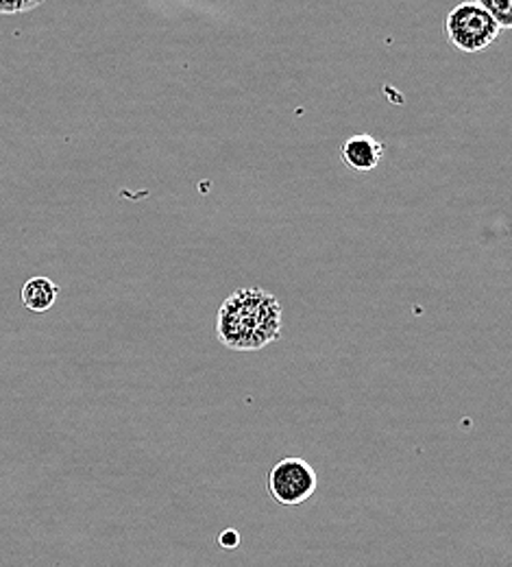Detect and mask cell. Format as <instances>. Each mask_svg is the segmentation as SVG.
<instances>
[{"mask_svg": "<svg viewBox=\"0 0 512 567\" xmlns=\"http://www.w3.org/2000/svg\"><path fill=\"white\" fill-rule=\"evenodd\" d=\"M282 334V303L264 288H240L217 315V337L231 352H258Z\"/></svg>", "mask_w": 512, "mask_h": 567, "instance_id": "6da1fadb", "label": "cell"}, {"mask_svg": "<svg viewBox=\"0 0 512 567\" xmlns=\"http://www.w3.org/2000/svg\"><path fill=\"white\" fill-rule=\"evenodd\" d=\"M445 31L458 51L478 53L489 49L502 29L480 4L460 2L449 11Z\"/></svg>", "mask_w": 512, "mask_h": 567, "instance_id": "7a4b0ae2", "label": "cell"}, {"mask_svg": "<svg viewBox=\"0 0 512 567\" xmlns=\"http://www.w3.org/2000/svg\"><path fill=\"white\" fill-rule=\"evenodd\" d=\"M267 489L282 506L305 504L318 489V476L314 467L299 456L278 461L267 474Z\"/></svg>", "mask_w": 512, "mask_h": 567, "instance_id": "3957f363", "label": "cell"}, {"mask_svg": "<svg viewBox=\"0 0 512 567\" xmlns=\"http://www.w3.org/2000/svg\"><path fill=\"white\" fill-rule=\"evenodd\" d=\"M382 155H384V144L377 138H373L370 134L352 136L341 146L343 162L352 171H358V173H368V171L377 168V164L382 162Z\"/></svg>", "mask_w": 512, "mask_h": 567, "instance_id": "277c9868", "label": "cell"}, {"mask_svg": "<svg viewBox=\"0 0 512 567\" xmlns=\"http://www.w3.org/2000/svg\"><path fill=\"white\" fill-rule=\"evenodd\" d=\"M22 303L31 312H46L60 297V286L49 278H31L22 286Z\"/></svg>", "mask_w": 512, "mask_h": 567, "instance_id": "5b68a950", "label": "cell"}, {"mask_svg": "<svg viewBox=\"0 0 512 567\" xmlns=\"http://www.w3.org/2000/svg\"><path fill=\"white\" fill-rule=\"evenodd\" d=\"M480 4L495 22L500 29H511L512 27V0H473Z\"/></svg>", "mask_w": 512, "mask_h": 567, "instance_id": "8992f818", "label": "cell"}, {"mask_svg": "<svg viewBox=\"0 0 512 567\" xmlns=\"http://www.w3.org/2000/svg\"><path fill=\"white\" fill-rule=\"evenodd\" d=\"M46 0H0V16H11V13H24L35 7H40Z\"/></svg>", "mask_w": 512, "mask_h": 567, "instance_id": "52a82bcc", "label": "cell"}, {"mask_svg": "<svg viewBox=\"0 0 512 567\" xmlns=\"http://www.w3.org/2000/svg\"><path fill=\"white\" fill-rule=\"evenodd\" d=\"M240 544L238 530H224L219 537V546L222 550H233Z\"/></svg>", "mask_w": 512, "mask_h": 567, "instance_id": "ba28073f", "label": "cell"}]
</instances>
